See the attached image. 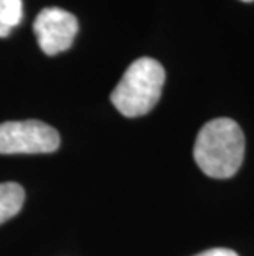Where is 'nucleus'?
Masks as SVG:
<instances>
[{"mask_svg":"<svg viewBox=\"0 0 254 256\" xmlns=\"http://www.w3.org/2000/svg\"><path fill=\"white\" fill-rule=\"evenodd\" d=\"M58 147V130L46 122L30 119L0 124V154H50Z\"/></svg>","mask_w":254,"mask_h":256,"instance_id":"7ed1b4c3","label":"nucleus"},{"mask_svg":"<svg viewBox=\"0 0 254 256\" xmlns=\"http://www.w3.org/2000/svg\"><path fill=\"white\" fill-rule=\"evenodd\" d=\"M165 83V70L154 58L136 60L111 92L116 110L126 118H139L154 110Z\"/></svg>","mask_w":254,"mask_h":256,"instance_id":"f03ea898","label":"nucleus"},{"mask_svg":"<svg viewBox=\"0 0 254 256\" xmlns=\"http://www.w3.org/2000/svg\"><path fill=\"white\" fill-rule=\"evenodd\" d=\"M195 256H238V253L230 248H212V250H207V252L195 254Z\"/></svg>","mask_w":254,"mask_h":256,"instance_id":"0eeeda50","label":"nucleus"},{"mask_svg":"<svg viewBox=\"0 0 254 256\" xmlns=\"http://www.w3.org/2000/svg\"><path fill=\"white\" fill-rule=\"evenodd\" d=\"M245 134L233 119L220 118L207 122L197 136L193 157L203 174L213 178H230L245 159Z\"/></svg>","mask_w":254,"mask_h":256,"instance_id":"f257e3e1","label":"nucleus"},{"mask_svg":"<svg viewBox=\"0 0 254 256\" xmlns=\"http://www.w3.org/2000/svg\"><path fill=\"white\" fill-rule=\"evenodd\" d=\"M23 18V0H0V38L12 34Z\"/></svg>","mask_w":254,"mask_h":256,"instance_id":"423d86ee","label":"nucleus"},{"mask_svg":"<svg viewBox=\"0 0 254 256\" xmlns=\"http://www.w3.org/2000/svg\"><path fill=\"white\" fill-rule=\"evenodd\" d=\"M78 18L58 7L43 8L33 22V32L41 52L48 56L66 52L78 35Z\"/></svg>","mask_w":254,"mask_h":256,"instance_id":"20e7f679","label":"nucleus"},{"mask_svg":"<svg viewBox=\"0 0 254 256\" xmlns=\"http://www.w3.org/2000/svg\"><path fill=\"white\" fill-rule=\"evenodd\" d=\"M25 202V190L20 184H0V225L10 220L21 210Z\"/></svg>","mask_w":254,"mask_h":256,"instance_id":"39448f33","label":"nucleus"},{"mask_svg":"<svg viewBox=\"0 0 254 256\" xmlns=\"http://www.w3.org/2000/svg\"><path fill=\"white\" fill-rule=\"evenodd\" d=\"M243 2H253V0H243Z\"/></svg>","mask_w":254,"mask_h":256,"instance_id":"6e6552de","label":"nucleus"}]
</instances>
